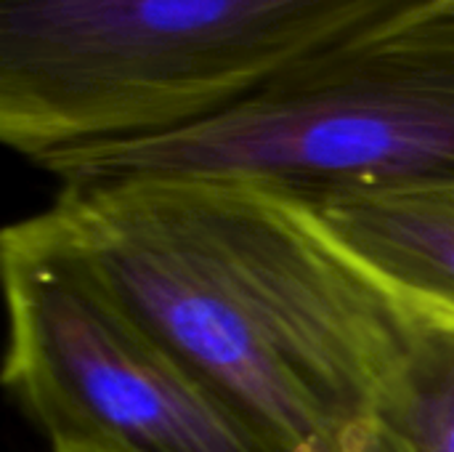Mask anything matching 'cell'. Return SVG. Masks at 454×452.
Masks as SVG:
<instances>
[{
    "label": "cell",
    "instance_id": "obj_1",
    "mask_svg": "<svg viewBox=\"0 0 454 452\" xmlns=\"http://www.w3.org/2000/svg\"><path fill=\"white\" fill-rule=\"evenodd\" d=\"M104 293L274 452H356L431 309L301 208L197 181L61 186L40 213Z\"/></svg>",
    "mask_w": 454,
    "mask_h": 452
},
{
    "label": "cell",
    "instance_id": "obj_2",
    "mask_svg": "<svg viewBox=\"0 0 454 452\" xmlns=\"http://www.w3.org/2000/svg\"><path fill=\"white\" fill-rule=\"evenodd\" d=\"M37 165L61 186L197 181L295 208L454 189V0H418L197 125Z\"/></svg>",
    "mask_w": 454,
    "mask_h": 452
},
{
    "label": "cell",
    "instance_id": "obj_3",
    "mask_svg": "<svg viewBox=\"0 0 454 452\" xmlns=\"http://www.w3.org/2000/svg\"><path fill=\"white\" fill-rule=\"evenodd\" d=\"M418 0H0V139L32 163L197 125Z\"/></svg>",
    "mask_w": 454,
    "mask_h": 452
},
{
    "label": "cell",
    "instance_id": "obj_4",
    "mask_svg": "<svg viewBox=\"0 0 454 452\" xmlns=\"http://www.w3.org/2000/svg\"><path fill=\"white\" fill-rule=\"evenodd\" d=\"M5 386L53 448L274 452L152 341L37 213L0 240Z\"/></svg>",
    "mask_w": 454,
    "mask_h": 452
},
{
    "label": "cell",
    "instance_id": "obj_5",
    "mask_svg": "<svg viewBox=\"0 0 454 452\" xmlns=\"http://www.w3.org/2000/svg\"><path fill=\"white\" fill-rule=\"evenodd\" d=\"M301 210L380 282L431 312L454 317V189Z\"/></svg>",
    "mask_w": 454,
    "mask_h": 452
},
{
    "label": "cell",
    "instance_id": "obj_6",
    "mask_svg": "<svg viewBox=\"0 0 454 452\" xmlns=\"http://www.w3.org/2000/svg\"><path fill=\"white\" fill-rule=\"evenodd\" d=\"M356 452H454V317L420 320L375 392Z\"/></svg>",
    "mask_w": 454,
    "mask_h": 452
},
{
    "label": "cell",
    "instance_id": "obj_7",
    "mask_svg": "<svg viewBox=\"0 0 454 452\" xmlns=\"http://www.w3.org/2000/svg\"><path fill=\"white\" fill-rule=\"evenodd\" d=\"M53 452H101V450H88V448H53Z\"/></svg>",
    "mask_w": 454,
    "mask_h": 452
}]
</instances>
